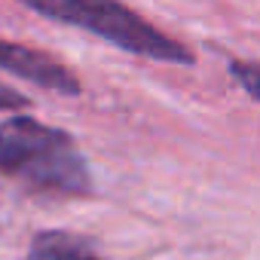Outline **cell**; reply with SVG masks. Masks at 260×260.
Returning a JSON list of instances; mask_svg holds the SVG:
<instances>
[{
  "label": "cell",
  "mask_w": 260,
  "mask_h": 260,
  "mask_svg": "<svg viewBox=\"0 0 260 260\" xmlns=\"http://www.w3.org/2000/svg\"><path fill=\"white\" fill-rule=\"evenodd\" d=\"M0 172L40 193H92V172L77 141L64 128L25 113H13L0 122Z\"/></svg>",
  "instance_id": "cell-1"
},
{
  "label": "cell",
  "mask_w": 260,
  "mask_h": 260,
  "mask_svg": "<svg viewBox=\"0 0 260 260\" xmlns=\"http://www.w3.org/2000/svg\"><path fill=\"white\" fill-rule=\"evenodd\" d=\"M19 4L43 19L101 37L122 52L166 64H193V52L181 40L162 34L119 0H19Z\"/></svg>",
  "instance_id": "cell-2"
},
{
  "label": "cell",
  "mask_w": 260,
  "mask_h": 260,
  "mask_svg": "<svg viewBox=\"0 0 260 260\" xmlns=\"http://www.w3.org/2000/svg\"><path fill=\"white\" fill-rule=\"evenodd\" d=\"M0 71H7L13 77H22L40 89H49L55 95L74 98L83 92V83L77 80V74L71 68H64L61 61H55L52 55L31 49L25 43H13L0 37Z\"/></svg>",
  "instance_id": "cell-3"
},
{
  "label": "cell",
  "mask_w": 260,
  "mask_h": 260,
  "mask_svg": "<svg viewBox=\"0 0 260 260\" xmlns=\"http://www.w3.org/2000/svg\"><path fill=\"white\" fill-rule=\"evenodd\" d=\"M28 260H101V257L92 254L83 236H74L64 230H43L34 236L28 248Z\"/></svg>",
  "instance_id": "cell-4"
},
{
  "label": "cell",
  "mask_w": 260,
  "mask_h": 260,
  "mask_svg": "<svg viewBox=\"0 0 260 260\" xmlns=\"http://www.w3.org/2000/svg\"><path fill=\"white\" fill-rule=\"evenodd\" d=\"M230 74L260 104V61H230Z\"/></svg>",
  "instance_id": "cell-5"
},
{
  "label": "cell",
  "mask_w": 260,
  "mask_h": 260,
  "mask_svg": "<svg viewBox=\"0 0 260 260\" xmlns=\"http://www.w3.org/2000/svg\"><path fill=\"white\" fill-rule=\"evenodd\" d=\"M28 104H31V98H25L22 92H16V89L0 83V110H22Z\"/></svg>",
  "instance_id": "cell-6"
}]
</instances>
